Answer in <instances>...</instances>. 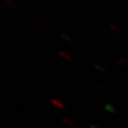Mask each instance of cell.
<instances>
[{
    "label": "cell",
    "instance_id": "1",
    "mask_svg": "<svg viewBox=\"0 0 128 128\" xmlns=\"http://www.w3.org/2000/svg\"><path fill=\"white\" fill-rule=\"evenodd\" d=\"M117 63L124 66V68H128V60H126L125 58H120L117 60Z\"/></svg>",
    "mask_w": 128,
    "mask_h": 128
},
{
    "label": "cell",
    "instance_id": "2",
    "mask_svg": "<svg viewBox=\"0 0 128 128\" xmlns=\"http://www.w3.org/2000/svg\"><path fill=\"white\" fill-rule=\"evenodd\" d=\"M51 102L54 105H56L57 107H59L60 109H64V105L59 101V100H56V99H53V100H51Z\"/></svg>",
    "mask_w": 128,
    "mask_h": 128
},
{
    "label": "cell",
    "instance_id": "3",
    "mask_svg": "<svg viewBox=\"0 0 128 128\" xmlns=\"http://www.w3.org/2000/svg\"><path fill=\"white\" fill-rule=\"evenodd\" d=\"M58 54L62 57V58H64V59L68 60V61H71L72 60V58H71V56L69 54H68V53H66V52H64V51H59L58 52Z\"/></svg>",
    "mask_w": 128,
    "mask_h": 128
},
{
    "label": "cell",
    "instance_id": "4",
    "mask_svg": "<svg viewBox=\"0 0 128 128\" xmlns=\"http://www.w3.org/2000/svg\"><path fill=\"white\" fill-rule=\"evenodd\" d=\"M5 4L7 5L8 7L10 8H15L16 7V4H15V2H14L12 0H4Z\"/></svg>",
    "mask_w": 128,
    "mask_h": 128
},
{
    "label": "cell",
    "instance_id": "5",
    "mask_svg": "<svg viewBox=\"0 0 128 128\" xmlns=\"http://www.w3.org/2000/svg\"><path fill=\"white\" fill-rule=\"evenodd\" d=\"M63 122H64L66 125H68V126H70V127H74V126H75V124H74L70 120L66 119V118H64V119H63Z\"/></svg>",
    "mask_w": 128,
    "mask_h": 128
},
{
    "label": "cell",
    "instance_id": "6",
    "mask_svg": "<svg viewBox=\"0 0 128 128\" xmlns=\"http://www.w3.org/2000/svg\"><path fill=\"white\" fill-rule=\"evenodd\" d=\"M109 27L113 30H115L116 32H120V30L118 28L116 27V25H113V24H110L109 25Z\"/></svg>",
    "mask_w": 128,
    "mask_h": 128
},
{
    "label": "cell",
    "instance_id": "7",
    "mask_svg": "<svg viewBox=\"0 0 128 128\" xmlns=\"http://www.w3.org/2000/svg\"><path fill=\"white\" fill-rule=\"evenodd\" d=\"M105 109L107 110V111H109V112H115V109L112 107V106H110V105H105Z\"/></svg>",
    "mask_w": 128,
    "mask_h": 128
},
{
    "label": "cell",
    "instance_id": "8",
    "mask_svg": "<svg viewBox=\"0 0 128 128\" xmlns=\"http://www.w3.org/2000/svg\"><path fill=\"white\" fill-rule=\"evenodd\" d=\"M95 68L96 69H98V70H101L102 72H105V70L104 68H102L101 66H98V64H96V66H95Z\"/></svg>",
    "mask_w": 128,
    "mask_h": 128
},
{
    "label": "cell",
    "instance_id": "9",
    "mask_svg": "<svg viewBox=\"0 0 128 128\" xmlns=\"http://www.w3.org/2000/svg\"><path fill=\"white\" fill-rule=\"evenodd\" d=\"M62 37H63V38H64V39H66V40H68V41H69V40H70V39H69L68 37V36H66L64 34H62Z\"/></svg>",
    "mask_w": 128,
    "mask_h": 128
},
{
    "label": "cell",
    "instance_id": "10",
    "mask_svg": "<svg viewBox=\"0 0 128 128\" xmlns=\"http://www.w3.org/2000/svg\"><path fill=\"white\" fill-rule=\"evenodd\" d=\"M90 128H98V127H96V126H94V125H91V126H90Z\"/></svg>",
    "mask_w": 128,
    "mask_h": 128
}]
</instances>
